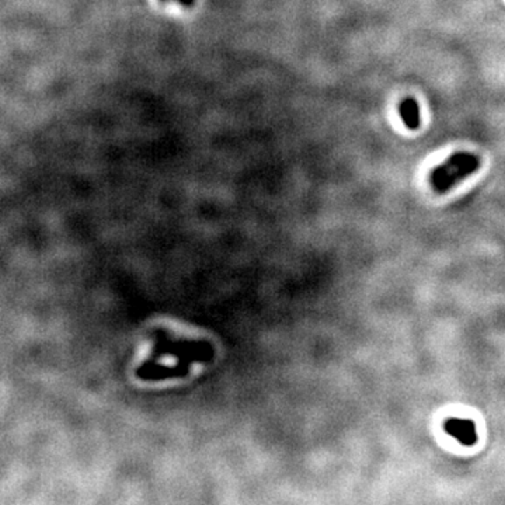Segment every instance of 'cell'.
<instances>
[{
	"label": "cell",
	"instance_id": "cell-1",
	"mask_svg": "<svg viewBox=\"0 0 505 505\" xmlns=\"http://www.w3.org/2000/svg\"><path fill=\"white\" fill-rule=\"evenodd\" d=\"M214 354V347L207 341L176 338L160 330L155 335L149 358L138 368L137 375L144 380L181 378L194 364L211 361Z\"/></svg>",
	"mask_w": 505,
	"mask_h": 505
},
{
	"label": "cell",
	"instance_id": "cell-2",
	"mask_svg": "<svg viewBox=\"0 0 505 505\" xmlns=\"http://www.w3.org/2000/svg\"><path fill=\"white\" fill-rule=\"evenodd\" d=\"M481 160L470 152L453 153L446 162L436 166L429 174V184L438 194H445L466 177L480 169Z\"/></svg>",
	"mask_w": 505,
	"mask_h": 505
},
{
	"label": "cell",
	"instance_id": "cell-3",
	"mask_svg": "<svg viewBox=\"0 0 505 505\" xmlns=\"http://www.w3.org/2000/svg\"><path fill=\"white\" fill-rule=\"evenodd\" d=\"M443 429L464 446H471L477 442V429L471 420L457 417L448 418L443 424Z\"/></svg>",
	"mask_w": 505,
	"mask_h": 505
},
{
	"label": "cell",
	"instance_id": "cell-4",
	"mask_svg": "<svg viewBox=\"0 0 505 505\" xmlns=\"http://www.w3.org/2000/svg\"><path fill=\"white\" fill-rule=\"evenodd\" d=\"M400 116L401 120L404 123V125L407 127V130L410 131H415L420 127V109L418 104L414 99L407 97L401 102L400 104Z\"/></svg>",
	"mask_w": 505,
	"mask_h": 505
},
{
	"label": "cell",
	"instance_id": "cell-5",
	"mask_svg": "<svg viewBox=\"0 0 505 505\" xmlns=\"http://www.w3.org/2000/svg\"><path fill=\"white\" fill-rule=\"evenodd\" d=\"M179 4L184 8H193L195 5V0H179Z\"/></svg>",
	"mask_w": 505,
	"mask_h": 505
},
{
	"label": "cell",
	"instance_id": "cell-6",
	"mask_svg": "<svg viewBox=\"0 0 505 505\" xmlns=\"http://www.w3.org/2000/svg\"><path fill=\"white\" fill-rule=\"evenodd\" d=\"M162 2H170V0H162Z\"/></svg>",
	"mask_w": 505,
	"mask_h": 505
}]
</instances>
